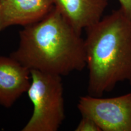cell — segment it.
<instances>
[{"instance_id":"6da1fadb","label":"cell","mask_w":131,"mask_h":131,"mask_svg":"<svg viewBox=\"0 0 131 131\" xmlns=\"http://www.w3.org/2000/svg\"><path fill=\"white\" fill-rule=\"evenodd\" d=\"M10 56L30 70L61 77L86 66L84 39L55 6L19 31L18 46Z\"/></svg>"},{"instance_id":"7a4b0ae2","label":"cell","mask_w":131,"mask_h":131,"mask_svg":"<svg viewBox=\"0 0 131 131\" xmlns=\"http://www.w3.org/2000/svg\"><path fill=\"white\" fill-rule=\"evenodd\" d=\"M85 30L89 95L101 96L119 82L131 85V18L119 7Z\"/></svg>"},{"instance_id":"3957f363","label":"cell","mask_w":131,"mask_h":131,"mask_svg":"<svg viewBox=\"0 0 131 131\" xmlns=\"http://www.w3.org/2000/svg\"><path fill=\"white\" fill-rule=\"evenodd\" d=\"M27 95L32 115L22 131H57L65 119L62 77L31 70Z\"/></svg>"},{"instance_id":"277c9868","label":"cell","mask_w":131,"mask_h":131,"mask_svg":"<svg viewBox=\"0 0 131 131\" xmlns=\"http://www.w3.org/2000/svg\"><path fill=\"white\" fill-rule=\"evenodd\" d=\"M77 107L81 116L92 119L101 131H131V93L113 98L83 96Z\"/></svg>"},{"instance_id":"5b68a950","label":"cell","mask_w":131,"mask_h":131,"mask_svg":"<svg viewBox=\"0 0 131 131\" xmlns=\"http://www.w3.org/2000/svg\"><path fill=\"white\" fill-rule=\"evenodd\" d=\"M0 32L12 26L31 25L45 17L53 0H0Z\"/></svg>"},{"instance_id":"8992f818","label":"cell","mask_w":131,"mask_h":131,"mask_svg":"<svg viewBox=\"0 0 131 131\" xmlns=\"http://www.w3.org/2000/svg\"><path fill=\"white\" fill-rule=\"evenodd\" d=\"M30 71L11 56H0V105L10 107L30 84Z\"/></svg>"},{"instance_id":"52a82bcc","label":"cell","mask_w":131,"mask_h":131,"mask_svg":"<svg viewBox=\"0 0 131 131\" xmlns=\"http://www.w3.org/2000/svg\"><path fill=\"white\" fill-rule=\"evenodd\" d=\"M109 1L110 0H53L55 7L80 34L102 18Z\"/></svg>"},{"instance_id":"ba28073f","label":"cell","mask_w":131,"mask_h":131,"mask_svg":"<svg viewBox=\"0 0 131 131\" xmlns=\"http://www.w3.org/2000/svg\"><path fill=\"white\" fill-rule=\"evenodd\" d=\"M76 131H101L98 124L88 117L82 116L79 123L76 127Z\"/></svg>"},{"instance_id":"9c48e42d","label":"cell","mask_w":131,"mask_h":131,"mask_svg":"<svg viewBox=\"0 0 131 131\" xmlns=\"http://www.w3.org/2000/svg\"><path fill=\"white\" fill-rule=\"evenodd\" d=\"M120 8L131 18V0H118Z\"/></svg>"},{"instance_id":"30bf717a","label":"cell","mask_w":131,"mask_h":131,"mask_svg":"<svg viewBox=\"0 0 131 131\" xmlns=\"http://www.w3.org/2000/svg\"><path fill=\"white\" fill-rule=\"evenodd\" d=\"M0 6H1V3H0Z\"/></svg>"}]
</instances>
